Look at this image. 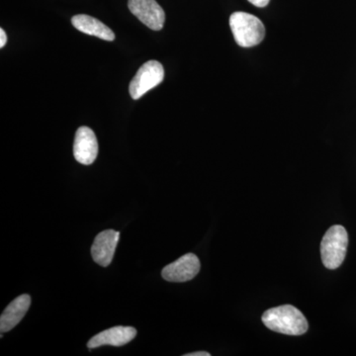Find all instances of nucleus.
<instances>
[{
  "instance_id": "1",
  "label": "nucleus",
  "mask_w": 356,
  "mask_h": 356,
  "mask_svg": "<svg viewBox=\"0 0 356 356\" xmlns=\"http://www.w3.org/2000/svg\"><path fill=\"white\" fill-rule=\"evenodd\" d=\"M262 322L267 329L288 336H301L309 327L305 316L292 305L269 309L262 315Z\"/></svg>"
},
{
  "instance_id": "2",
  "label": "nucleus",
  "mask_w": 356,
  "mask_h": 356,
  "mask_svg": "<svg viewBox=\"0 0 356 356\" xmlns=\"http://www.w3.org/2000/svg\"><path fill=\"white\" fill-rule=\"evenodd\" d=\"M229 27L236 44L250 48L261 44L266 36V28L259 18L245 13H235L229 17Z\"/></svg>"
},
{
  "instance_id": "3",
  "label": "nucleus",
  "mask_w": 356,
  "mask_h": 356,
  "mask_svg": "<svg viewBox=\"0 0 356 356\" xmlns=\"http://www.w3.org/2000/svg\"><path fill=\"white\" fill-rule=\"evenodd\" d=\"M348 245V235L341 225H334L327 229L321 243V255L324 266L336 269L343 264Z\"/></svg>"
},
{
  "instance_id": "4",
  "label": "nucleus",
  "mask_w": 356,
  "mask_h": 356,
  "mask_svg": "<svg viewBox=\"0 0 356 356\" xmlns=\"http://www.w3.org/2000/svg\"><path fill=\"white\" fill-rule=\"evenodd\" d=\"M165 79V70L163 65L156 60H149L140 67L134 76L129 86L131 97L140 99L147 91L151 90L161 83Z\"/></svg>"
},
{
  "instance_id": "5",
  "label": "nucleus",
  "mask_w": 356,
  "mask_h": 356,
  "mask_svg": "<svg viewBox=\"0 0 356 356\" xmlns=\"http://www.w3.org/2000/svg\"><path fill=\"white\" fill-rule=\"evenodd\" d=\"M128 6L131 13L149 29H163L165 14L156 0H129Z\"/></svg>"
},
{
  "instance_id": "6",
  "label": "nucleus",
  "mask_w": 356,
  "mask_h": 356,
  "mask_svg": "<svg viewBox=\"0 0 356 356\" xmlns=\"http://www.w3.org/2000/svg\"><path fill=\"white\" fill-rule=\"evenodd\" d=\"M200 267V261L195 254H186L168 264L161 271V276L170 282H186L197 275Z\"/></svg>"
},
{
  "instance_id": "7",
  "label": "nucleus",
  "mask_w": 356,
  "mask_h": 356,
  "mask_svg": "<svg viewBox=\"0 0 356 356\" xmlns=\"http://www.w3.org/2000/svg\"><path fill=\"white\" fill-rule=\"evenodd\" d=\"M119 238H120V233L114 229H106L98 234L91 247L93 261L103 267L109 266L113 261Z\"/></svg>"
},
{
  "instance_id": "8",
  "label": "nucleus",
  "mask_w": 356,
  "mask_h": 356,
  "mask_svg": "<svg viewBox=\"0 0 356 356\" xmlns=\"http://www.w3.org/2000/svg\"><path fill=\"white\" fill-rule=\"evenodd\" d=\"M98 154V143L95 132L88 127H81L74 138V156L79 163L89 165Z\"/></svg>"
},
{
  "instance_id": "9",
  "label": "nucleus",
  "mask_w": 356,
  "mask_h": 356,
  "mask_svg": "<svg viewBox=\"0 0 356 356\" xmlns=\"http://www.w3.org/2000/svg\"><path fill=\"white\" fill-rule=\"evenodd\" d=\"M136 336L135 327L118 325L96 334L88 341V346L89 350L102 346H123L132 341Z\"/></svg>"
},
{
  "instance_id": "10",
  "label": "nucleus",
  "mask_w": 356,
  "mask_h": 356,
  "mask_svg": "<svg viewBox=\"0 0 356 356\" xmlns=\"http://www.w3.org/2000/svg\"><path fill=\"white\" fill-rule=\"evenodd\" d=\"M31 305V297L24 294L13 300L0 317V331L2 334L14 329L29 310Z\"/></svg>"
},
{
  "instance_id": "11",
  "label": "nucleus",
  "mask_w": 356,
  "mask_h": 356,
  "mask_svg": "<svg viewBox=\"0 0 356 356\" xmlns=\"http://www.w3.org/2000/svg\"><path fill=\"white\" fill-rule=\"evenodd\" d=\"M72 23L76 29L84 34L91 35L105 41L111 42L115 40L113 31L106 25L103 24L102 21L91 16L79 14L72 18Z\"/></svg>"
},
{
  "instance_id": "12",
  "label": "nucleus",
  "mask_w": 356,
  "mask_h": 356,
  "mask_svg": "<svg viewBox=\"0 0 356 356\" xmlns=\"http://www.w3.org/2000/svg\"><path fill=\"white\" fill-rule=\"evenodd\" d=\"M269 1H270V0H248V2L254 4V6L261 7V8L268 6Z\"/></svg>"
},
{
  "instance_id": "13",
  "label": "nucleus",
  "mask_w": 356,
  "mask_h": 356,
  "mask_svg": "<svg viewBox=\"0 0 356 356\" xmlns=\"http://www.w3.org/2000/svg\"><path fill=\"white\" fill-rule=\"evenodd\" d=\"M7 42L6 33L3 29H0V48H3Z\"/></svg>"
},
{
  "instance_id": "14",
  "label": "nucleus",
  "mask_w": 356,
  "mask_h": 356,
  "mask_svg": "<svg viewBox=\"0 0 356 356\" xmlns=\"http://www.w3.org/2000/svg\"><path fill=\"white\" fill-rule=\"evenodd\" d=\"M210 353L207 351H197V353H187L184 356H210Z\"/></svg>"
}]
</instances>
